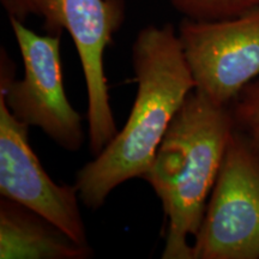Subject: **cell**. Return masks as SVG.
I'll use <instances>...</instances> for the list:
<instances>
[{"label": "cell", "mask_w": 259, "mask_h": 259, "mask_svg": "<svg viewBox=\"0 0 259 259\" xmlns=\"http://www.w3.org/2000/svg\"><path fill=\"white\" fill-rule=\"evenodd\" d=\"M24 65L16 78V65L4 48L0 53V96L18 120L36 126L67 151H78L85 141L83 118L65 93L60 34L38 35L24 22L10 17Z\"/></svg>", "instance_id": "3957f363"}, {"label": "cell", "mask_w": 259, "mask_h": 259, "mask_svg": "<svg viewBox=\"0 0 259 259\" xmlns=\"http://www.w3.org/2000/svg\"><path fill=\"white\" fill-rule=\"evenodd\" d=\"M232 114L235 128L245 136L259 155V77L236 97Z\"/></svg>", "instance_id": "30bf717a"}, {"label": "cell", "mask_w": 259, "mask_h": 259, "mask_svg": "<svg viewBox=\"0 0 259 259\" xmlns=\"http://www.w3.org/2000/svg\"><path fill=\"white\" fill-rule=\"evenodd\" d=\"M48 34L67 31L76 46L88 94L90 154L95 157L118 134L105 76V51L125 18L124 0H37Z\"/></svg>", "instance_id": "5b68a950"}, {"label": "cell", "mask_w": 259, "mask_h": 259, "mask_svg": "<svg viewBox=\"0 0 259 259\" xmlns=\"http://www.w3.org/2000/svg\"><path fill=\"white\" fill-rule=\"evenodd\" d=\"M137 93L121 130L76 177L79 199L88 209L105 204L125 181L143 178L174 116L194 82L173 24L148 25L132 47Z\"/></svg>", "instance_id": "6da1fadb"}, {"label": "cell", "mask_w": 259, "mask_h": 259, "mask_svg": "<svg viewBox=\"0 0 259 259\" xmlns=\"http://www.w3.org/2000/svg\"><path fill=\"white\" fill-rule=\"evenodd\" d=\"M9 18L25 22L30 15L37 16V0H0Z\"/></svg>", "instance_id": "8fae6325"}, {"label": "cell", "mask_w": 259, "mask_h": 259, "mask_svg": "<svg viewBox=\"0 0 259 259\" xmlns=\"http://www.w3.org/2000/svg\"><path fill=\"white\" fill-rule=\"evenodd\" d=\"M259 258V155L234 130L193 240V259Z\"/></svg>", "instance_id": "277c9868"}, {"label": "cell", "mask_w": 259, "mask_h": 259, "mask_svg": "<svg viewBox=\"0 0 259 259\" xmlns=\"http://www.w3.org/2000/svg\"><path fill=\"white\" fill-rule=\"evenodd\" d=\"M184 18L218 21L242 15L259 8V0H169Z\"/></svg>", "instance_id": "9c48e42d"}, {"label": "cell", "mask_w": 259, "mask_h": 259, "mask_svg": "<svg viewBox=\"0 0 259 259\" xmlns=\"http://www.w3.org/2000/svg\"><path fill=\"white\" fill-rule=\"evenodd\" d=\"M89 245L74 241L44 216L14 200L0 198V258L88 259Z\"/></svg>", "instance_id": "ba28073f"}, {"label": "cell", "mask_w": 259, "mask_h": 259, "mask_svg": "<svg viewBox=\"0 0 259 259\" xmlns=\"http://www.w3.org/2000/svg\"><path fill=\"white\" fill-rule=\"evenodd\" d=\"M235 130L228 107L196 90L174 116L144 179L167 219L163 259H193V244Z\"/></svg>", "instance_id": "7a4b0ae2"}, {"label": "cell", "mask_w": 259, "mask_h": 259, "mask_svg": "<svg viewBox=\"0 0 259 259\" xmlns=\"http://www.w3.org/2000/svg\"><path fill=\"white\" fill-rule=\"evenodd\" d=\"M29 127L0 96V194L44 216L74 241L89 245L78 190L48 176L29 144Z\"/></svg>", "instance_id": "52a82bcc"}, {"label": "cell", "mask_w": 259, "mask_h": 259, "mask_svg": "<svg viewBox=\"0 0 259 259\" xmlns=\"http://www.w3.org/2000/svg\"><path fill=\"white\" fill-rule=\"evenodd\" d=\"M194 90L228 107L259 77V8L218 21L184 18L178 27Z\"/></svg>", "instance_id": "8992f818"}]
</instances>
